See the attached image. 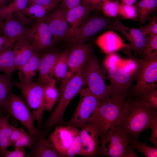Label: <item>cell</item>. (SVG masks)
I'll return each mask as SVG.
<instances>
[{"label":"cell","mask_w":157,"mask_h":157,"mask_svg":"<svg viewBox=\"0 0 157 157\" xmlns=\"http://www.w3.org/2000/svg\"><path fill=\"white\" fill-rule=\"evenodd\" d=\"M156 111L140 97H132L126 100L115 126L136 141L143 131L150 128V121Z\"/></svg>","instance_id":"cell-1"},{"label":"cell","mask_w":157,"mask_h":157,"mask_svg":"<svg viewBox=\"0 0 157 157\" xmlns=\"http://www.w3.org/2000/svg\"><path fill=\"white\" fill-rule=\"evenodd\" d=\"M84 64L60 86L58 104L50 116L42 122V129L46 133L55 126L64 122L63 116L67 107L84 85L82 75Z\"/></svg>","instance_id":"cell-2"},{"label":"cell","mask_w":157,"mask_h":157,"mask_svg":"<svg viewBox=\"0 0 157 157\" xmlns=\"http://www.w3.org/2000/svg\"><path fill=\"white\" fill-rule=\"evenodd\" d=\"M129 135L116 126L100 136L99 156L110 157H138Z\"/></svg>","instance_id":"cell-3"},{"label":"cell","mask_w":157,"mask_h":157,"mask_svg":"<svg viewBox=\"0 0 157 157\" xmlns=\"http://www.w3.org/2000/svg\"><path fill=\"white\" fill-rule=\"evenodd\" d=\"M125 53L136 65L134 74L137 82L132 90L133 97H139L157 89V57L152 58H139L133 56L130 49L126 48Z\"/></svg>","instance_id":"cell-4"},{"label":"cell","mask_w":157,"mask_h":157,"mask_svg":"<svg viewBox=\"0 0 157 157\" xmlns=\"http://www.w3.org/2000/svg\"><path fill=\"white\" fill-rule=\"evenodd\" d=\"M126 100L111 96L100 101L89 120L98 129L100 136L115 125Z\"/></svg>","instance_id":"cell-5"},{"label":"cell","mask_w":157,"mask_h":157,"mask_svg":"<svg viewBox=\"0 0 157 157\" xmlns=\"http://www.w3.org/2000/svg\"><path fill=\"white\" fill-rule=\"evenodd\" d=\"M84 85L100 100L111 97L110 86L107 85L97 57L92 55L85 61L83 70Z\"/></svg>","instance_id":"cell-6"},{"label":"cell","mask_w":157,"mask_h":157,"mask_svg":"<svg viewBox=\"0 0 157 157\" xmlns=\"http://www.w3.org/2000/svg\"><path fill=\"white\" fill-rule=\"evenodd\" d=\"M3 109L18 121L31 135L37 137L40 130L34 125V116L24 99L11 90Z\"/></svg>","instance_id":"cell-7"},{"label":"cell","mask_w":157,"mask_h":157,"mask_svg":"<svg viewBox=\"0 0 157 157\" xmlns=\"http://www.w3.org/2000/svg\"><path fill=\"white\" fill-rule=\"evenodd\" d=\"M45 84L32 81L21 83L15 81V86L20 90L24 99L33 114L40 129L42 124L43 115L45 110L43 101Z\"/></svg>","instance_id":"cell-8"},{"label":"cell","mask_w":157,"mask_h":157,"mask_svg":"<svg viewBox=\"0 0 157 157\" xmlns=\"http://www.w3.org/2000/svg\"><path fill=\"white\" fill-rule=\"evenodd\" d=\"M78 93L80 98L78 105L67 122L72 126L81 129L89 122L91 116L98 107L100 100L87 87L83 88Z\"/></svg>","instance_id":"cell-9"},{"label":"cell","mask_w":157,"mask_h":157,"mask_svg":"<svg viewBox=\"0 0 157 157\" xmlns=\"http://www.w3.org/2000/svg\"><path fill=\"white\" fill-rule=\"evenodd\" d=\"M112 22L109 17L101 15L88 17L76 29L69 41L73 44L85 43Z\"/></svg>","instance_id":"cell-10"},{"label":"cell","mask_w":157,"mask_h":157,"mask_svg":"<svg viewBox=\"0 0 157 157\" xmlns=\"http://www.w3.org/2000/svg\"><path fill=\"white\" fill-rule=\"evenodd\" d=\"M108 27L109 29L119 33L128 41L134 56H139L142 58L147 37L143 34L139 28L128 27L117 20L112 21Z\"/></svg>","instance_id":"cell-11"},{"label":"cell","mask_w":157,"mask_h":157,"mask_svg":"<svg viewBox=\"0 0 157 157\" xmlns=\"http://www.w3.org/2000/svg\"><path fill=\"white\" fill-rule=\"evenodd\" d=\"M44 17L38 19L29 28L27 36L35 51L39 54L53 44L52 34Z\"/></svg>","instance_id":"cell-12"},{"label":"cell","mask_w":157,"mask_h":157,"mask_svg":"<svg viewBox=\"0 0 157 157\" xmlns=\"http://www.w3.org/2000/svg\"><path fill=\"white\" fill-rule=\"evenodd\" d=\"M66 8L61 4L44 19L48 24L53 36L52 44L60 40L65 39L69 29L66 17Z\"/></svg>","instance_id":"cell-13"},{"label":"cell","mask_w":157,"mask_h":157,"mask_svg":"<svg viewBox=\"0 0 157 157\" xmlns=\"http://www.w3.org/2000/svg\"><path fill=\"white\" fill-rule=\"evenodd\" d=\"M81 129V147L78 155L87 157L99 156L100 135L97 128L89 122Z\"/></svg>","instance_id":"cell-14"},{"label":"cell","mask_w":157,"mask_h":157,"mask_svg":"<svg viewBox=\"0 0 157 157\" xmlns=\"http://www.w3.org/2000/svg\"><path fill=\"white\" fill-rule=\"evenodd\" d=\"M77 128L65 121L57 125L49 135V138L62 157H65L72 144Z\"/></svg>","instance_id":"cell-15"},{"label":"cell","mask_w":157,"mask_h":157,"mask_svg":"<svg viewBox=\"0 0 157 157\" xmlns=\"http://www.w3.org/2000/svg\"><path fill=\"white\" fill-rule=\"evenodd\" d=\"M107 69L110 82L111 96L126 98L132 81L133 76L118 67H112Z\"/></svg>","instance_id":"cell-16"},{"label":"cell","mask_w":157,"mask_h":157,"mask_svg":"<svg viewBox=\"0 0 157 157\" xmlns=\"http://www.w3.org/2000/svg\"><path fill=\"white\" fill-rule=\"evenodd\" d=\"M4 19L0 28L1 35L5 37L6 40L4 47H12L16 41L27 39L29 28L13 17L12 14L8 16Z\"/></svg>","instance_id":"cell-17"},{"label":"cell","mask_w":157,"mask_h":157,"mask_svg":"<svg viewBox=\"0 0 157 157\" xmlns=\"http://www.w3.org/2000/svg\"><path fill=\"white\" fill-rule=\"evenodd\" d=\"M93 47L87 43L73 44L69 51L67 61L70 74L73 75L93 54Z\"/></svg>","instance_id":"cell-18"},{"label":"cell","mask_w":157,"mask_h":157,"mask_svg":"<svg viewBox=\"0 0 157 157\" xmlns=\"http://www.w3.org/2000/svg\"><path fill=\"white\" fill-rule=\"evenodd\" d=\"M96 9L94 7L81 3L67 10L66 17L69 29L66 40H69L76 29L88 17L90 12Z\"/></svg>","instance_id":"cell-19"},{"label":"cell","mask_w":157,"mask_h":157,"mask_svg":"<svg viewBox=\"0 0 157 157\" xmlns=\"http://www.w3.org/2000/svg\"><path fill=\"white\" fill-rule=\"evenodd\" d=\"M47 133L40 130L34 145L30 148L27 157H62L49 138L46 139Z\"/></svg>","instance_id":"cell-20"},{"label":"cell","mask_w":157,"mask_h":157,"mask_svg":"<svg viewBox=\"0 0 157 157\" xmlns=\"http://www.w3.org/2000/svg\"><path fill=\"white\" fill-rule=\"evenodd\" d=\"M60 54L56 52L40 54L38 82L45 84L53 78L55 67Z\"/></svg>","instance_id":"cell-21"},{"label":"cell","mask_w":157,"mask_h":157,"mask_svg":"<svg viewBox=\"0 0 157 157\" xmlns=\"http://www.w3.org/2000/svg\"><path fill=\"white\" fill-rule=\"evenodd\" d=\"M96 43L104 53H114L122 48L131 49L129 45L125 44L121 38L113 30L107 31L99 36Z\"/></svg>","instance_id":"cell-22"},{"label":"cell","mask_w":157,"mask_h":157,"mask_svg":"<svg viewBox=\"0 0 157 157\" xmlns=\"http://www.w3.org/2000/svg\"><path fill=\"white\" fill-rule=\"evenodd\" d=\"M12 48L14 55L16 69L18 70L28 61L35 51L27 39L16 41Z\"/></svg>","instance_id":"cell-23"},{"label":"cell","mask_w":157,"mask_h":157,"mask_svg":"<svg viewBox=\"0 0 157 157\" xmlns=\"http://www.w3.org/2000/svg\"><path fill=\"white\" fill-rule=\"evenodd\" d=\"M40 54L34 51L28 61L18 70L19 81L27 83L32 81L38 72Z\"/></svg>","instance_id":"cell-24"},{"label":"cell","mask_w":157,"mask_h":157,"mask_svg":"<svg viewBox=\"0 0 157 157\" xmlns=\"http://www.w3.org/2000/svg\"><path fill=\"white\" fill-rule=\"evenodd\" d=\"M9 115L0 116V155L3 157L8 147L11 146L10 137L14 127L9 122Z\"/></svg>","instance_id":"cell-25"},{"label":"cell","mask_w":157,"mask_h":157,"mask_svg":"<svg viewBox=\"0 0 157 157\" xmlns=\"http://www.w3.org/2000/svg\"><path fill=\"white\" fill-rule=\"evenodd\" d=\"M59 97V92L56 86V80L53 78L44 85L43 101L44 110L51 112Z\"/></svg>","instance_id":"cell-26"},{"label":"cell","mask_w":157,"mask_h":157,"mask_svg":"<svg viewBox=\"0 0 157 157\" xmlns=\"http://www.w3.org/2000/svg\"><path fill=\"white\" fill-rule=\"evenodd\" d=\"M16 70L12 48L4 46L0 50V72L10 75Z\"/></svg>","instance_id":"cell-27"},{"label":"cell","mask_w":157,"mask_h":157,"mask_svg":"<svg viewBox=\"0 0 157 157\" xmlns=\"http://www.w3.org/2000/svg\"><path fill=\"white\" fill-rule=\"evenodd\" d=\"M157 0H140L136 6L139 18V24H145L157 6Z\"/></svg>","instance_id":"cell-28"},{"label":"cell","mask_w":157,"mask_h":157,"mask_svg":"<svg viewBox=\"0 0 157 157\" xmlns=\"http://www.w3.org/2000/svg\"><path fill=\"white\" fill-rule=\"evenodd\" d=\"M15 81L13 79L11 74L0 73V108L1 110L9 92L15 86Z\"/></svg>","instance_id":"cell-29"},{"label":"cell","mask_w":157,"mask_h":157,"mask_svg":"<svg viewBox=\"0 0 157 157\" xmlns=\"http://www.w3.org/2000/svg\"><path fill=\"white\" fill-rule=\"evenodd\" d=\"M69 51L66 50L60 53L55 65L54 76L58 80H63L67 74V58Z\"/></svg>","instance_id":"cell-30"},{"label":"cell","mask_w":157,"mask_h":157,"mask_svg":"<svg viewBox=\"0 0 157 157\" xmlns=\"http://www.w3.org/2000/svg\"><path fill=\"white\" fill-rule=\"evenodd\" d=\"M28 0H15L8 6L0 8V19L2 20L13 13L21 11L27 6Z\"/></svg>","instance_id":"cell-31"},{"label":"cell","mask_w":157,"mask_h":157,"mask_svg":"<svg viewBox=\"0 0 157 157\" xmlns=\"http://www.w3.org/2000/svg\"><path fill=\"white\" fill-rule=\"evenodd\" d=\"M48 10H49L44 6L33 4L26 7L22 11L26 15L38 19L43 18Z\"/></svg>","instance_id":"cell-32"},{"label":"cell","mask_w":157,"mask_h":157,"mask_svg":"<svg viewBox=\"0 0 157 157\" xmlns=\"http://www.w3.org/2000/svg\"><path fill=\"white\" fill-rule=\"evenodd\" d=\"M119 4L117 1L112 0H105L101 5L102 11L106 17H116L118 14Z\"/></svg>","instance_id":"cell-33"},{"label":"cell","mask_w":157,"mask_h":157,"mask_svg":"<svg viewBox=\"0 0 157 157\" xmlns=\"http://www.w3.org/2000/svg\"><path fill=\"white\" fill-rule=\"evenodd\" d=\"M147 37L142 58H152L157 57V35L147 36Z\"/></svg>","instance_id":"cell-34"},{"label":"cell","mask_w":157,"mask_h":157,"mask_svg":"<svg viewBox=\"0 0 157 157\" xmlns=\"http://www.w3.org/2000/svg\"><path fill=\"white\" fill-rule=\"evenodd\" d=\"M134 148L137 151L142 153L145 157H157V147H153L147 144L137 140H132Z\"/></svg>","instance_id":"cell-35"},{"label":"cell","mask_w":157,"mask_h":157,"mask_svg":"<svg viewBox=\"0 0 157 157\" xmlns=\"http://www.w3.org/2000/svg\"><path fill=\"white\" fill-rule=\"evenodd\" d=\"M118 14L124 19L136 20L139 17L136 7L133 5H119Z\"/></svg>","instance_id":"cell-36"},{"label":"cell","mask_w":157,"mask_h":157,"mask_svg":"<svg viewBox=\"0 0 157 157\" xmlns=\"http://www.w3.org/2000/svg\"><path fill=\"white\" fill-rule=\"evenodd\" d=\"M36 137L25 131L20 137L13 145L14 147H20L30 148L35 144Z\"/></svg>","instance_id":"cell-37"},{"label":"cell","mask_w":157,"mask_h":157,"mask_svg":"<svg viewBox=\"0 0 157 157\" xmlns=\"http://www.w3.org/2000/svg\"><path fill=\"white\" fill-rule=\"evenodd\" d=\"M81 147V142L80 130L77 128L73 142L66 153L65 157H72L76 155H78L80 151Z\"/></svg>","instance_id":"cell-38"},{"label":"cell","mask_w":157,"mask_h":157,"mask_svg":"<svg viewBox=\"0 0 157 157\" xmlns=\"http://www.w3.org/2000/svg\"><path fill=\"white\" fill-rule=\"evenodd\" d=\"M148 24L139 28L145 36H152L157 35V17L156 16L149 17Z\"/></svg>","instance_id":"cell-39"},{"label":"cell","mask_w":157,"mask_h":157,"mask_svg":"<svg viewBox=\"0 0 157 157\" xmlns=\"http://www.w3.org/2000/svg\"><path fill=\"white\" fill-rule=\"evenodd\" d=\"M140 97L156 110H157V89L144 94Z\"/></svg>","instance_id":"cell-40"},{"label":"cell","mask_w":157,"mask_h":157,"mask_svg":"<svg viewBox=\"0 0 157 157\" xmlns=\"http://www.w3.org/2000/svg\"><path fill=\"white\" fill-rule=\"evenodd\" d=\"M150 128L151 130L150 137L146 139L154 146L157 147V114L151 119L150 123Z\"/></svg>","instance_id":"cell-41"},{"label":"cell","mask_w":157,"mask_h":157,"mask_svg":"<svg viewBox=\"0 0 157 157\" xmlns=\"http://www.w3.org/2000/svg\"><path fill=\"white\" fill-rule=\"evenodd\" d=\"M107 54L104 62L107 69L112 67H117V64L121 61L119 57L115 53Z\"/></svg>","instance_id":"cell-42"},{"label":"cell","mask_w":157,"mask_h":157,"mask_svg":"<svg viewBox=\"0 0 157 157\" xmlns=\"http://www.w3.org/2000/svg\"><path fill=\"white\" fill-rule=\"evenodd\" d=\"M13 151L7 150L3 157H24L27 156V153L24 147H14Z\"/></svg>","instance_id":"cell-43"},{"label":"cell","mask_w":157,"mask_h":157,"mask_svg":"<svg viewBox=\"0 0 157 157\" xmlns=\"http://www.w3.org/2000/svg\"><path fill=\"white\" fill-rule=\"evenodd\" d=\"M57 4L51 0H28L27 6L40 5L47 7L50 10L55 8Z\"/></svg>","instance_id":"cell-44"},{"label":"cell","mask_w":157,"mask_h":157,"mask_svg":"<svg viewBox=\"0 0 157 157\" xmlns=\"http://www.w3.org/2000/svg\"><path fill=\"white\" fill-rule=\"evenodd\" d=\"M25 131L22 128H17L14 126L10 137V141L11 146H13L19 139Z\"/></svg>","instance_id":"cell-45"},{"label":"cell","mask_w":157,"mask_h":157,"mask_svg":"<svg viewBox=\"0 0 157 157\" xmlns=\"http://www.w3.org/2000/svg\"><path fill=\"white\" fill-rule=\"evenodd\" d=\"M82 0H62L61 4L66 8V10L74 7L79 5Z\"/></svg>","instance_id":"cell-46"},{"label":"cell","mask_w":157,"mask_h":157,"mask_svg":"<svg viewBox=\"0 0 157 157\" xmlns=\"http://www.w3.org/2000/svg\"><path fill=\"white\" fill-rule=\"evenodd\" d=\"M105 0H82L81 3L95 8L96 9L101 8L103 2Z\"/></svg>","instance_id":"cell-47"},{"label":"cell","mask_w":157,"mask_h":157,"mask_svg":"<svg viewBox=\"0 0 157 157\" xmlns=\"http://www.w3.org/2000/svg\"><path fill=\"white\" fill-rule=\"evenodd\" d=\"M117 2L119 5H132L136 3L138 0H114Z\"/></svg>","instance_id":"cell-48"},{"label":"cell","mask_w":157,"mask_h":157,"mask_svg":"<svg viewBox=\"0 0 157 157\" xmlns=\"http://www.w3.org/2000/svg\"><path fill=\"white\" fill-rule=\"evenodd\" d=\"M6 41L5 37L2 35H0V50L3 48V46H4Z\"/></svg>","instance_id":"cell-49"},{"label":"cell","mask_w":157,"mask_h":157,"mask_svg":"<svg viewBox=\"0 0 157 157\" xmlns=\"http://www.w3.org/2000/svg\"><path fill=\"white\" fill-rule=\"evenodd\" d=\"M9 0H0V8L6 6Z\"/></svg>","instance_id":"cell-50"},{"label":"cell","mask_w":157,"mask_h":157,"mask_svg":"<svg viewBox=\"0 0 157 157\" xmlns=\"http://www.w3.org/2000/svg\"><path fill=\"white\" fill-rule=\"evenodd\" d=\"M53 1L58 3L59 2L61 1L62 0H51Z\"/></svg>","instance_id":"cell-51"},{"label":"cell","mask_w":157,"mask_h":157,"mask_svg":"<svg viewBox=\"0 0 157 157\" xmlns=\"http://www.w3.org/2000/svg\"><path fill=\"white\" fill-rule=\"evenodd\" d=\"M2 110L0 108V116L2 115V111H1Z\"/></svg>","instance_id":"cell-52"},{"label":"cell","mask_w":157,"mask_h":157,"mask_svg":"<svg viewBox=\"0 0 157 157\" xmlns=\"http://www.w3.org/2000/svg\"><path fill=\"white\" fill-rule=\"evenodd\" d=\"M2 23V20L0 19V28Z\"/></svg>","instance_id":"cell-53"},{"label":"cell","mask_w":157,"mask_h":157,"mask_svg":"<svg viewBox=\"0 0 157 157\" xmlns=\"http://www.w3.org/2000/svg\"><path fill=\"white\" fill-rule=\"evenodd\" d=\"M13 0V1H15V0Z\"/></svg>","instance_id":"cell-54"}]
</instances>
